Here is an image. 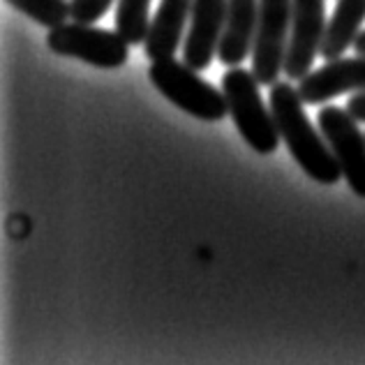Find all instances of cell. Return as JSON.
Returning a JSON list of instances; mask_svg holds the SVG:
<instances>
[{
	"mask_svg": "<svg viewBox=\"0 0 365 365\" xmlns=\"http://www.w3.org/2000/svg\"><path fill=\"white\" fill-rule=\"evenodd\" d=\"M303 104L299 88H294L292 83L277 81L271 86V111L292 158L312 180L322 185H335L342 178L338 158L324 139L322 130L317 132L307 118Z\"/></svg>",
	"mask_w": 365,
	"mask_h": 365,
	"instance_id": "1",
	"label": "cell"
},
{
	"mask_svg": "<svg viewBox=\"0 0 365 365\" xmlns=\"http://www.w3.org/2000/svg\"><path fill=\"white\" fill-rule=\"evenodd\" d=\"M259 83L252 70H243L241 65L227 70L222 76V91L229 104L238 134L252 150L262 155H271L280 146V130H277L271 107H266L259 93Z\"/></svg>",
	"mask_w": 365,
	"mask_h": 365,
	"instance_id": "2",
	"label": "cell"
},
{
	"mask_svg": "<svg viewBox=\"0 0 365 365\" xmlns=\"http://www.w3.org/2000/svg\"><path fill=\"white\" fill-rule=\"evenodd\" d=\"M148 79L174 107L190 113V116L206 123H217L227 118L229 104L225 91L201 79L197 70H192L185 61L180 63L174 56L153 61Z\"/></svg>",
	"mask_w": 365,
	"mask_h": 365,
	"instance_id": "3",
	"label": "cell"
},
{
	"mask_svg": "<svg viewBox=\"0 0 365 365\" xmlns=\"http://www.w3.org/2000/svg\"><path fill=\"white\" fill-rule=\"evenodd\" d=\"M46 46L58 53L79 58L98 70H118L128 63L130 44L125 37L116 31L107 28H93V24H61L49 31L46 35Z\"/></svg>",
	"mask_w": 365,
	"mask_h": 365,
	"instance_id": "4",
	"label": "cell"
},
{
	"mask_svg": "<svg viewBox=\"0 0 365 365\" xmlns=\"http://www.w3.org/2000/svg\"><path fill=\"white\" fill-rule=\"evenodd\" d=\"M292 26V0H259V28L252 49V72L262 86H273L284 72Z\"/></svg>",
	"mask_w": 365,
	"mask_h": 365,
	"instance_id": "5",
	"label": "cell"
},
{
	"mask_svg": "<svg viewBox=\"0 0 365 365\" xmlns=\"http://www.w3.org/2000/svg\"><path fill=\"white\" fill-rule=\"evenodd\" d=\"M347 109L322 107L319 130L338 158L342 178L356 197L365 199V134Z\"/></svg>",
	"mask_w": 365,
	"mask_h": 365,
	"instance_id": "6",
	"label": "cell"
},
{
	"mask_svg": "<svg viewBox=\"0 0 365 365\" xmlns=\"http://www.w3.org/2000/svg\"><path fill=\"white\" fill-rule=\"evenodd\" d=\"M326 33L324 0H292V26L284 56V74L292 81L310 74Z\"/></svg>",
	"mask_w": 365,
	"mask_h": 365,
	"instance_id": "7",
	"label": "cell"
},
{
	"mask_svg": "<svg viewBox=\"0 0 365 365\" xmlns=\"http://www.w3.org/2000/svg\"><path fill=\"white\" fill-rule=\"evenodd\" d=\"M229 0H192L190 33L185 37V61L192 70H206L213 63L227 24Z\"/></svg>",
	"mask_w": 365,
	"mask_h": 365,
	"instance_id": "8",
	"label": "cell"
},
{
	"mask_svg": "<svg viewBox=\"0 0 365 365\" xmlns=\"http://www.w3.org/2000/svg\"><path fill=\"white\" fill-rule=\"evenodd\" d=\"M365 91V56L356 53L354 58H333L326 61L319 70L305 74L301 79L299 93L305 104L319 107L344 93Z\"/></svg>",
	"mask_w": 365,
	"mask_h": 365,
	"instance_id": "9",
	"label": "cell"
},
{
	"mask_svg": "<svg viewBox=\"0 0 365 365\" xmlns=\"http://www.w3.org/2000/svg\"><path fill=\"white\" fill-rule=\"evenodd\" d=\"M259 28V0H229L227 24L217 58L229 67L241 65L255 49Z\"/></svg>",
	"mask_w": 365,
	"mask_h": 365,
	"instance_id": "10",
	"label": "cell"
},
{
	"mask_svg": "<svg viewBox=\"0 0 365 365\" xmlns=\"http://www.w3.org/2000/svg\"><path fill=\"white\" fill-rule=\"evenodd\" d=\"M192 12V0H160L146 35V56L150 61L174 56Z\"/></svg>",
	"mask_w": 365,
	"mask_h": 365,
	"instance_id": "11",
	"label": "cell"
},
{
	"mask_svg": "<svg viewBox=\"0 0 365 365\" xmlns=\"http://www.w3.org/2000/svg\"><path fill=\"white\" fill-rule=\"evenodd\" d=\"M365 21V0H338L335 12L326 24L324 42L319 56L324 61L340 58V56L354 46Z\"/></svg>",
	"mask_w": 365,
	"mask_h": 365,
	"instance_id": "12",
	"label": "cell"
},
{
	"mask_svg": "<svg viewBox=\"0 0 365 365\" xmlns=\"http://www.w3.org/2000/svg\"><path fill=\"white\" fill-rule=\"evenodd\" d=\"M150 3L153 0H118L116 31L130 46L146 42L150 28Z\"/></svg>",
	"mask_w": 365,
	"mask_h": 365,
	"instance_id": "13",
	"label": "cell"
},
{
	"mask_svg": "<svg viewBox=\"0 0 365 365\" xmlns=\"http://www.w3.org/2000/svg\"><path fill=\"white\" fill-rule=\"evenodd\" d=\"M16 12L33 19L35 24L44 28H56L70 19V0H5Z\"/></svg>",
	"mask_w": 365,
	"mask_h": 365,
	"instance_id": "14",
	"label": "cell"
},
{
	"mask_svg": "<svg viewBox=\"0 0 365 365\" xmlns=\"http://www.w3.org/2000/svg\"><path fill=\"white\" fill-rule=\"evenodd\" d=\"M113 0H70V14L74 21L95 24L109 12Z\"/></svg>",
	"mask_w": 365,
	"mask_h": 365,
	"instance_id": "15",
	"label": "cell"
},
{
	"mask_svg": "<svg viewBox=\"0 0 365 365\" xmlns=\"http://www.w3.org/2000/svg\"><path fill=\"white\" fill-rule=\"evenodd\" d=\"M347 111L351 113L359 123H365V91L363 93H354L347 100Z\"/></svg>",
	"mask_w": 365,
	"mask_h": 365,
	"instance_id": "16",
	"label": "cell"
},
{
	"mask_svg": "<svg viewBox=\"0 0 365 365\" xmlns=\"http://www.w3.org/2000/svg\"><path fill=\"white\" fill-rule=\"evenodd\" d=\"M354 49H356V53L365 56V31H361V33H359L356 42H354Z\"/></svg>",
	"mask_w": 365,
	"mask_h": 365,
	"instance_id": "17",
	"label": "cell"
}]
</instances>
